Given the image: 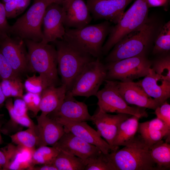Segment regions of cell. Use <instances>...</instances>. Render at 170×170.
Here are the masks:
<instances>
[{
  "label": "cell",
  "mask_w": 170,
  "mask_h": 170,
  "mask_svg": "<svg viewBox=\"0 0 170 170\" xmlns=\"http://www.w3.org/2000/svg\"><path fill=\"white\" fill-rule=\"evenodd\" d=\"M162 25L157 19L149 17L143 25L126 35L115 45L105 58V61L113 62L145 55Z\"/></svg>",
  "instance_id": "cell-1"
},
{
  "label": "cell",
  "mask_w": 170,
  "mask_h": 170,
  "mask_svg": "<svg viewBox=\"0 0 170 170\" xmlns=\"http://www.w3.org/2000/svg\"><path fill=\"white\" fill-rule=\"evenodd\" d=\"M111 27L110 22L106 20L80 28H65L63 40L80 50L99 59L104 42Z\"/></svg>",
  "instance_id": "cell-2"
},
{
  "label": "cell",
  "mask_w": 170,
  "mask_h": 170,
  "mask_svg": "<svg viewBox=\"0 0 170 170\" xmlns=\"http://www.w3.org/2000/svg\"><path fill=\"white\" fill-rule=\"evenodd\" d=\"M150 151L140 137H135L123 148L107 156L115 170H158Z\"/></svg>",
  "instance_id": "cell-3"
},
{
  "label": "cell",
  "mask_w": 170,
  "mask_h": 170,
  "mask_svg": "<svg viewBox=\"0 0 170 170\" xmlns=\"http://www.w3.org/2000/svg\"><path fill=\"white\" fill-rule=\"evenodd\" d=\"M51 43L57 50L58 71L61 77L62 84L66 86L68 92L85 65L96 58L63 40L57 39Z\"/></svg>",
  "instance_id": "cell-4"
},
{
  "label": "cell",
  "mask_w": 170,
  "mask_h": 170,
  "mask_svg": "<svg viewBox=\"0 0 170 170\" xmlns=\"http://www.w3.org/2000/svg\"><path fill=\"white\" fill-rule=\"evenodd\" d=\"M28 53V70L46 76L56 86L58 83L57 53L53 44L24 40Z\"/></svg>",
  "instance_id": "cell-5"
},
{
  "label": "cell",
  "mask_w": 170,
  "mask_h": 170,
  "mask_svg": "<svg viewBox=\"0 0 170 170\" xmlns=\"http://www.w3.org/2000/svg\"><path fill=\"white\" fill-rule=\"evenodd\" d=\"M149 8L146 0H136L119 21L111 27L102 47V54H107L125 36L143 25L149 17Z\"/></svg>",
  "instance_id": "cell-6"
},
{
  "label": "cell",
  "mask_w": 170,
  "mask_h": 170,
  "mask_svg": "<svg viewBox=\"0 0 170 170\" xmlns=\"http://www.w3.org/2000/svg\"><path fill=\"white\" fill-rule=\"evenodd\" d=\"M49 0H35L28 10L11 26L9 34L23 40L41 42L43 38L41 27Z\"/></svg>",
  "instance_id": "cell-7"
},
{
  "label": "cell",
  "mask_w": 170,
  "mask_h": 170,
  "mask_svg": "<svg viewBox=\"0 0 170 170\" xmlns=\"http://www.w3.org/2000/svg\"><path fill=\"white\" fill-rule=\"evenodd\" d=\"M106 75L105 65L96 58L85 65L67 92L73 97L95 96Z\"/></svg>",
  "instance_id": "cell-8"
},
{
  "label": "cell",
  "mask_w": 170,
  "mask_h": 170,
  "mask_svg": "<svg viewBox=\"0 0 170 170\" xmlns=\"http://www.w3.org/2000/svg\"><path fill=\"white\" fill-rule=\"evenodd\" d=\"M151 65V62L145 55L107 62L105 65L106 70L105 80L133 81L147 75Z\"/></svg>",
  "instance_id": "cell-9"
},
{
  "label": "cell",
  "mask_w": 170,
  "mask_h": 170,
  "mask_svg": "<svg viewBox=\"0 0 170 170\" xmlns=\"http://www.w3.org/2000/svg\"><path fill=\"white\" fill-rule=\"evenodd\" d=\"M104 81V87L95 95L99 108L108 113L126 114L139 118L148 116L144 108L131 106L127 104L119 92L116 81L105 80Z\"/></svg>",
  "instance_id": "cell-10"
},
{
  "label": "cell",
  "mask_w": 170,
  "mask_h": 170,
  "mask_svg": "<svg viewBox=\"0 0 170 170\" xmlns=\"http://www.w3.org/2000/svg\"><path fill=\"white\" fill-rule=\"evenodd\" d=\"M24 40L6 35L0 38V50L15 74L19 76L28 70V53Z\"/></svg>",
  "instance_id": "cell-11"
},
{
  "label": "cell",
  "mask_w": 170,
  "mask_h": 170,
  "mask_svg": "<svg viewBox=\"0 0 170 170\" xmlns=\"http://www.w3.org/2000/svg\"><path fill=\"white\" fill-rule=\"evenodd\" d=\"M92 18L105 20L116 24L127 6L133 0H86Z\"/></svg>",
  "instance_id": "cell-12"
},
{
  "label": "cell",
  "mask_w": 170,
  "mask_h": 170,
  "mask_svg": "<svg viewBox=\"0 0 170 170\" xmlns=\"http://www.w3.org/2000/svg\"><path fill=\"white\" fill-rule=\"evenodd\" d=\"M42 25V43L47 44L57 39L63 40L65 28L63 23L61 5L55 3L48 5L43 16Z\"/></svg>",
  "instance_id": "cell-13"
},
{
  "label": "cell",
  "mask_w": 170,
  "mask_h": 170,
  "mask_svg": "<svg viewBox=\"0 0 170 170\" xmlns=\"http://www.w3.org/2000/svg\"><path fill=\"white\" fill-rule=\"evenodd\" d=\"M47 116L56 122L61 120L86 122L90 121L91 117L87 105L83 102L77 101L67 92L60 106Z\"/></svg>",
  "instance_id": "cell-14"
},
{
  "label": "cell",
  "mask_w": 170,
  "mask_h": 170,
  "mask_svg": "<svg viewBox=\"0 0 170 170\" xmlns=\"http://www.w3.org/2000/svg\"><path fill=\"white\" fill-rule=\"evenodd\" d=\"M132 115L124 113L116 115L108 114L100 109L93 116L91 121L95 125L97 132L113 148V145L119 126L121 123Z\"/></svg>",
  "instance_id": "cell-15"
},
{
  "label": "cell",
  "mask_w": 170,
  "mask_h": 170,
  "mask_svg": "<svg viewBox=\"0 0 170 170\" xmlns=\"http://www.w3.org/2000/svg\"><path fill=\"white\" fill-rule=\"evenodd\" d=\"M65 28H78L90 22L92 17L84 0H68L61 5Z\"/></svg>",
  "instance_id": "cell-16"
},
{
  "label": "cell",
  "mask_w": 170,
  "mask_h": 170,
  "mask_svg": "<svg viewBox=\"0 0 170 170\" xmlns=\"http://www.w3.org/2000/svg\"><path fill=\"white\" fill-rule=\"evenodd\" d=\"M52 146L60 151L79 157L85 162L91 156L101 151L95 146L69 132H65Z\"/></svg>",
  "instance_id": "cell-17"
},
{
  "label": "cell",
  "mask_w": 170,
  "mask_h": 170,
  "mask_svg": "<svg viewBox=\"0 0 170 170\" xmlns=\"http://www.w3.org/2000/svg\"><path fill=\"white\" fill-rule=\"evenodd\" d=\"M116 82L120 94L128 105L154 110L161 105L146 94L138 82Z\"/></svg>",
  "instance_id": "cell-18"
},
{
  "label": "cell",
  "mask_w": 170,
  "mask_h": 170,
  "mask_svg": "<svg viewBox=\"0 0 170 170\" xmlns=\"http://www.w3.org/2000/svg\"><path fill=\"white\" fill-rule=\"evenodd\" d=\"M63 126L65 132L71 133L83 140L97 147L105 154L113 151V148L104 140L86 122H72L61 120L57 122Z\"/></svg>",
  "instance_id": "cell-19"
},
{
  "label": "cell",
  "mask_w": 170,
  "mask_h": 170,
  "mask_svg": "<svg viewBox=\"0 0 170 170\" xmlns=\"http://www.w3.org/2000/svg\"><path fill=\"white\" fill-rule=\"evenodd\" d=\"M38 141L37 146L54 145L65 133L63 125L41 114L37 116Z\"/></svg>",
  "instance_id": "cell-20"
},
{
  "label": "cell",
  "mask_w": 170,
  "mask_h": 170,
  "mask_svg": "<svg viewBox=\"0 0 170 170\" xmlns=\"http://www.w3.org/2000/svg\"><path fill=\"white\" fill-rule=\"evenodd\" d=\"M138 82L146 94L160 105L170 97V81L156 73L152 68Z\"/></svg>",
  "instance_id": "cell-21"
},
{
  "label": "cell",
  "mask_w": 170,
  "mask_h": 170,
  "mask_svg": "<svg viewBox=\"0 0 170 170\" xmlns=\"http://www.w3.org/2000/svg\"><path fill=\"white\" fill-rule=\"evenodd\" d=\"M138 131L144 143L150 148L170 134V128L160 119L139 123Z\"/></svg>",
  "instance_id": "cell-22"
},
{
  "label": "cell",
  "mask_w": 170,
  "mask_h": 170,
  "mask_svg": "<svg viewBox=\"0 0 170 170\" xmlns=\"http://www.w3.org/2000/svg\"><path fill=\"white\" fill-rule=\"evenodd\" d=\"M8 156V162L4 170H27L32 166V155L35 150L9 144L5 147Z\"/></svg>",
  "instance_id": "cell-23"
},
{
  "label": "cell",
  "mask_w": 170,
  "mask_h": 170,
  "mask_svg": "<svg viewBox=\"0 0 170 170\" xmlns=\"http://www.w3.org/2000/svg\"><path fill=\"white\" fill-rule=\"evenodd\" d=\"M67 92L66 86L62 84L59 87L50 86L44 89L41 94V114L47 116L57 109L64 100Z\"/></svg>",
  "instance_id": "cell-24"
},
{
  "label": "cell",
  "mask_w": 170,
  "mask_h": 170,
  "mask_svg": "<svg viewBox=\"0 0 170 170\" xmlns=\"http://www.w3.org/2000/svg\"><path fill=\"white\" fill-rule=\"evenodd\" d=\"M139 119L132 116L121 123L113 143L115 151L119 146H125L133 140L138 131Z\"/></svg>",
  "instance_id": "cell-25"
},
{
  "label": "cell",
  "mask_w": 170,
  "mask_h": 170,
  "mask_svg": "<svg viewBox=\"0 0 170 170\" xmlns=\"http://www.w3.org/2000/svg\"><path fill=\"white\" fill-rule=\"evenodd\" d=\"M150 156L158 170H167L170 167V144L162 140L150 148Z\"/></svg>",
  "instance_id": "cell-26"
},
{
  "label": "cell",
  "mask_w": 170,
  "mask_h": 170,
  "mask_svg": "<svg viewBox=\"0 0 170 170\" xmlns=\"http://www.w3.org/2000/svg\"><path fill=\"white\" fill-rule=\"evenodd\" d=\"M53 164L58 170H85L86 165L80 158L61 151H60Z\"/></svg>",
  "instance_id": "cell-27"
},
{
  "label": "cell",
  "mask_w": 170,
  "mask_h": 170,
  "mask_svg": "<svg viewBox=\"0 0 170 170\" xmlns=\"http://www.w3.org/2000/svg\"><path fill=\"white\" fill-rule=\"evenodd\" d=\"M0 84L6 99L12 97L22 98L24 86L19 76L3 80L0 81Z\"/></svg>",
  "instance_id": "cell-28"
},
{
  "label": "cell",
  "mask_w": 170,
  "mask_h": 170,
  "mask_svg": "<svg viewBox=\"0 0 170 170\" xmlns=\"http://www.w3.org/2000/svg\"><path fill=\"white\" fill-rule=\"evenodd\" d=\"M12 142L18 146L35 150L38 141V137L34 129L28 128L24 131L18 132L10 136Z\"/></svg>",
  "instance_id": "cell-29"
},
{
  "label": "cell",
  "mask_w": 170,
  "mask_h": 170,
  "mask_svg": "<svg viewBox=\"0 0 170 170\" xmlns=\"http://www.w3.org/2000/svg\"><path fill=\"white\" fill-rule=\"evenodd\" d=\"M60 151L54 146H43L38 147L33 153L32 166L35 164H53Z\"/></svg>",
  "instance_id": "cell-30"
},
{
  "label": "cell",
  "mask_w": 170,
  "mask_h": 170,
  "mask_svg": "<svg viewBox=\"0 0 170 170\" xmlns=\"http://www.w3.org/2000/svg\"><path fill=\"white\" fill-rule=\"evenodd\" d=\"M170 50V21L163 25L154 41L153 53H166Z\"/></svg>",
  "instance_id": "cell-31"
},
{
  "label": "cell",
  "mask_w": 170,
  "mask_h": 170,
  "mask_svg": "<svg viewBox=\"0 0 170 170\" xmlns=\"http://www.w3.org/2000/svg\"><path fill=\"white\" fill-rule=\"evenodd\" d=\"M52 85L56 86L46 76L42 75L37 76L35 74L28 76L24 84L27 92L40 94L46 88Z\"/></svg>",
  "instance_id": "cell-32"
},
{
  "label": "cell",
  "mask_w": 170,
  "mask_h": 170,
  "mask_svg": "<svg viewBox=\"0 0 170 170\" xmlns=\"http://www.w3.org/2000/svg\"><path fill=\"white\" fill-rule=\"evenodd\" d=\"M85 170H115L107 154L101 151L89 157L85 162Z\"/></svg>",
  "instance_id": "cell-33"
},
{
  "label": "cell",
  "mask_w": 170,
  "mask_h": 170,
  "mask_svg": "<svg viewBox=\"0 0 170 170\" xmlns=\"http://www.w3.org/2000/svg\"><path fill=\"white\" fill-rule=\"evenodd\" d=\"M13 103L11 98H7L5 102L4 105L7 109L10 118V121L15 124L32 128L37 133V125L34 123L28 116L18 117L16 116L13 111Z\"/></svg>",
  "instance_id": "cell-34"
},
{
  "label": "cell",
  "mask_w": 170,
  "mask_h": 170,
  "mask_svg": "<svg viewBox=\"0 0 170 170\" xmlns=\"http://www.w3.org/2000/svg\"><path fill=\"white\" fill-rule=\"evenodd\" d=\"M30 0H11L4 4L7 18H15L25 10Z\"/></svg>",
  "instance_id": "cell-35"
},
{
  "label": "cell",
  "mask_w": 170,
  "mask_h": 170,
  "mask_svg": "<svg viewBox=\"0 0 170 170\" xmlns=\"http://www.w3.org/2000/svg\"><path fill=\"white\" fill-rule=\"evenodd\" d=\"M155 72L170 81V56L167 55L156 60L152 68Z\"/></svg>",
  "instance_id": "cell-36"
},
{
  "label": "cell",
  "mask_w": 170,
  "mask_h": 170,
  "mask_svg": "<svg viewBox=\"0 0 170 170\" xmlns=\"http://www.w3.org/2000/svg\"><path fill=\"white\" fill-rule=\"evenodd\" d=\"M22 99L26 105L28 110L37 116L40 110L41 94L27 92L23 95Z\"/></svg>",
  "instance_id": "cell-37"
},
{
  "label": "cell",
  "mask_w": 170,
  "mask_h": 170,
  "mask_svg": "<svg viewBox=\"0 0 170 170\" xmlns=\"http://www.w3.org/2000/svg\"><path fill=\"white\" fill-rule=\"evenodd\" d=\"M18 75L14 72L0 50V81Z\"/></svg>",
  "instance_id": "cell-38"
},
{
  "label": "cell",
  "mask_w": 170,
  "mask_h": 170,
  "mask_svg": "<svg viewBox=\"0 0 170 170\" xmlns=\"http://www.w3.org/2000/svg\"><path fill=\"white\" fill-rule=\"evenodd\" d=\"M157 117L164 122L170 128V105L167 101L158 106L155 110Z\"/></svg>",
  "instance_id": "cell-39"
},
{
  "label": "cell",
  "mask_w": 170,
  "mask_h": 170,
  "mask_svg": "<svg viewBox=\"0 0 170 170\" xmlns=\"http://www.w3.org/2000/svg\"><path fill=\"white\" fill-rule=\"evenodd\" d=\"M10 27L7 22L4 4L0 0V38L9 34Z\"/></svg>",
  "instance_id": "cell-40"
},
{
  "label": "cell",
  "mask_w": 170,
  "mask_h": 170,
  "mask_svg": "<svg viewBox=\"0 0 170 170\" xmlns=\"http://www.w3.org/2000/svg\"><path fill=\"white\" fill-rule=\"evenodd\" d=\"M16 98L13 103L14 114L18 117L28 116V110L25 102L21 98Z\"/></svg>",
  "instance_id": "cell-41"
},
{
  "label": "cell",
  "mask_w": 170,
  "mask_h": 170,
  "mask_svg": "<svg viewBox=\"0 0 170 170\" xmlns=\"http://www.w3.org/2000/svg\"><path fill=\"white\" fill-rule=\"evenodd\" d=\"M146 2L149 8L159 7L166 8L169 0H146Z\"/></svg>",
  "instance_id": "cell-42"
},
{
  "label": "cell",
  "mask_w": 170,
  "mask_h": 170,
  "mask_svg": "<svg viewBox=\"0 0 170 170\" xmlns=\"http://www.w3.org/2000/svg\"><path fill=\"white\" fill-rule=\"evenodd\" d=\"M8 162V156L5 148L0 149V166L4 170Z\"/></svg>",
  "instance_id": "cell-43"
},
{
  "label": "cell",
  "mask_w": 170,
  "mask_h": 170,
  "mask_svg": "<svg viewBox=\"0 0 170 170\" xmlns=\"http://www.w3.org/2000/svg\"><path fill=\"white\" fill-rule=\"evenodd\" d=\"M29 170H58L53 164L41 165L39 167H31L28 169Z\"/></svg>",
  "instance_id": "cell-44"
},
{
  "label": "cell",
  "mask_w": 170,
  "mask_h": 170,
  "mask_svg": "<svg viewBox=\"0 0 170 170\" xmlns=\"http://www.w3.org/2000/svg\"><path fill=\"white\" fill-rule=\"evenodd\" d=\"M6 99V98L3 93L0 84V110L4 105Z\"/></svg>",
  "instance_id": "cell-45"
},
{
  "label": "cell",
  "mask_w": 170,
  "mask_h": 170,
  "mask_svg": "<svg viewBox=\"0 0 170 170\" xmlns=\"http://www.w3.org/2000/svg\"><path fill=\"white\" fill-rule=\"evenodd\" d=\"M50 4L55 3L61 5L63 3L68 0H49Z\"/></svg>",
  "instance_id": "cell-46"
},
{
  "label": "cell",
  "mask_w": 170,
  "mask_h": 170,
  "mask_svg": "<svg viewBox=\"0 0 170 170\" xmlns=\"http://www.w3.org/2000/svg\"><path fill=\"white\" fill-rule=\"evenodd\" d=\"M3 115L0 114V134H1V130L3 125Z\"/></svg>",
  "instance_id": "cell-47"
},
{
  "label": "cell",
  "mask_w": 170,
  "mask_h": 170,
  "mask_svg": "<svg viewBox=\"0 0 170 170\" xmlns=\"http://www.w3.org/2000/svg\"><path fill=\"white\" fill-rule=\"evenodd\" d=\"M2 3L4 4L5 3H6L9 1H10L11 0H2Z\"/></svg>",
  "instance_id": "cell-48"
},
{
  "label": "cell",
  "mask_w": 170,
  "mask_h": 170,
  "mask_svg": "<svg viewBox=\"0 0 170 170\" xmlns=\"http://www.w3.org/2000/svg\"><path fill=\"white\" fill-rule=\"evenodd\" d=\"M0 170H3L2 167L0 166Z\"/></svg>",
  "instance_id": "cell-49"
}]
</instances>
